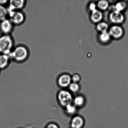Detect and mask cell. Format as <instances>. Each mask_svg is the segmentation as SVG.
<instances>
[{"instance_id": "cell-1", "label": "cell", "mask_w": 128, "mask_h": 128, "mask_svg": "<svg viewBox=\"0 0 128 128\" xmlns=\"http://www.w3.org/2000/svg\"><path fill=\"white\" fill-rule=\"evenodd\" d=\"M28 54V51L27 48L20 45L14 48L9 56L11 59L16 62H21L27 59Z\"/></svg>"}, {"instance_id": "cell-2", "label": "cell", "mask_w": 128, "mask_h": 128, "mask_svg": "<svg viewBox=\"0 0 128 128\" xmlns=\"http://www.w3.org/2000/svg\"><path fill=\"white\" fill-rule=\"evenodd\" d=\"M14 42L9 34H4L0 37V53L9 55L14 48Z\"/></svg>"}, {"instance_id": "cell-3", "label": "cell", "mask_w": 128, "mask_h": 128, "mask_svg": "<svg viewBox=\"0 0 128 128\" xmlns=\"http://www.w3.org/2000/svg\"><path fill=\"white\" fill-rule=\"evenodd\" d=\"M58 99L60 104L65 108L68 105L72 104L74 98L72 93L70 91L62 90L58 92Z\"/></svg>"}, {"instance_id": "cell-4", "label": "cell", "mask_w": 128, "mask_h": 128, "mask_svg": "<svg viewBox=\"0 0 128 128\" xmlns=\"http://www.w3.org/2000/svg\"><path fill=\"white\" fill-rule=\"evenodd\" d=\"M8 19L12 24L15 25L21 24L24 21V14L20 11H8Z\"/></svg>"}, {"instance_id": "cell-5", "label": "cell", "mask_w": 128, "mask_h": 128, "mask_svg": "<svg viewBox=\"0 0 128 128\" xmlns=\"http://www.w3.org/2000/svg\"><path fill=\"white\" fill-rule=\"evenodd\" d=\"M26 1L24 0H11L8 2V11H20L24 7Z\"/></svg>"}, {"instance_id": "cell-6", "label": "cell", "mask_w": 128, "mask_h": 128, "mask_svg": "<svg viewBox=\"0 0 128 128\" xmlns=\"http://www.w3.org/2000/svg\"><path fill=\"white\" fill-rule=\"evenodd\" d=\"M109 18L110 21L115 24L122 23L125 20V16L122 12L115 10H113L110 13Z\"/></svg>"}, {"instance_id": "cell-7", "label": "cell", "mask_w": 128, "mask_h": 128, "mask_svg": "<svg viewBox=\"0 0 128 128\" xmlns=\"http://www.w3.org/2000/svg\"><path fill=\"white\" fill-rule=\"evenodd\" d=\"M13 24L8 18L1 21L0 24V29L4 34H9L12 32Z\"/></svg>"}, {"instance_id": "cell-8", "label": "cell", "mask_w": 128, "mask_h": 128, "mask_svg": "<svg viewBox=\"0 0 128 128\" xmlns=\"http://www.w3.org/2000/svg\"><path fill=\"white\" fill-rule=\"evenodd\" d=\"M108 32L111 37L115 38H119L123 36L124 31L121 26L115 25L111 26Z\"/></svg>"}, {"instance_id": "cell-9", "label": "cell", "mask_w": 128, "mask_h": 128, "mask_svg": "<svg viewBox=\"0 0 128 128\" xmlns=\"http://www.w3.org/2000/svg\"><path fill=\"white\" fill-rule=\"evenodd\" d=\"M72 82L71 76L68 74H62L60 76L58 80V84L64 88L68 87Z\"/></svg>"}, {"instance_id": "cell-10", "label": "cell", "mask_w": 128, "mask_h": 128, "mask_svg": "<svg viewBox=\"0 0 128 128\" xmlns=\"http://www.w3.org/2000/svg\"><path fill=\"white\" fill-rule=\"evenodd\" d=\"M84 124V120L82 116L76 115L73 117L70 122L71 128H82Z\"/></svg>"}, {"instance_id": "cell-11", "label": "cell", "mask_w": 128, "mask_h": 128, "mask_svg": "<svg viewBox=\"0 0 128 128\" xmlns=\"http://www.w3.org/2000/svg\"><path fill=\"white\" fill-rule=\"evenodd\" d=\"M103 14L102 12L100 10L96 9L92 12L91 19L94 22L99 23L102 19Z\"/></svg>"}, {"instance_id": "cell-12", "label": "cell", "mask_w": 128, "mask_h": 128, "mask_svg": "<svg viewBox=\"0 0 128 128\" xmlns=\"http://www.w3.org/2000/svg\"><path fill=\"white\" fill-rule=\"evenodd\" d=\"M10 59L9 55L0 54V69H4L7 67Z\"/></svg>"}, {"instance_id": "cell-13", "label": "cell", "mask_w": 128, "mask_h": 128, "mask_svg": "<svg viewBox=\"0 0 128 128\" xmlns=\"http://www.w3.org/2000/svg\"><path fill=\"white\" fill-rule=\"evenodd\" d=\"M85 98L82 95H77L74 98L73 104L76 108H80L83 106L85 103Z\"/></svg>"}, {"instance_id": "cell-14", "label": "cell", "mask_w": 128, "mask_h": 128, "mask_svg": "<svg viewBox=\"0 0 128 128\" xmlns=\"http://www.w3.org/2000/svg\"><path fill=\"white\" fill-rule=\"evenodd\" d=\"M127 4L126 2L124 1H121L118 2L114 7V10L122 12L126 8Z\"/></svg>"}, {"instance_id": "cell-15", "label": "cell", "mask_w": 128, "mask_h": 128, "mask_svg": "<svg viewBox=\"0 0 128 128\" xmlns=\"http://www.w3.org/2000/svg\"><path fill=\"white\" fill-rule=\"evenodd\" d=\"M8 14L7 8L4 6L0 5V21L1 22L7 18Z\"/></svg>"}, {"instance_id": "cell-16", "label": "cell", "mask_w": 128, "mask_h": 128, "mask_svg": "<svg viewBox=\"0 0 128 128\" xmlns=\"http://www.w3.org/2000/svg\"><path fill=\"white\" fill-rule=\"evenodd\" d=\"M111 36L108 31L101 32L99 36V39L101 42L106 43L110 41Z\"/></svg>"}, {"instance_id": "cell-17", "label": "cell", "mask_w": 128, "mask_h": 128, "mask_svg": "<svg viewBox=\"0 0 128 128\" xmlns=\"http://www.w3.org/2000/svg\"><path fill=\"white\" fill-rule=\"evenodd\" d=\"M69 91L71 93L76 94L80 90V86L79 83L72 82L68 86Z\"/></svg>"}, {"instance_id": "cell-18", "label": "cell", "mask_w": 128, "mask_h": 128, "mask_svg": "<svg viewBox=\"0 0 128 128\" xmlns=\"http://www.w3.org/2000/svg\"><path fill=\"white\" fill-rule=\"evenodd\" d=\"M96 28L98 31L102 32L107 31L109 26L106 22H100L98 23Z\"/></svg>"}, {"instance_id": "cell-19", "label": "cell", "mask_w": 128, "mask_h": 128, "mask_svg": "<svg viewBox=\"0 0 128 128\" xmlns=\"http://www.w3.org/2000/svg\"><path fill=\"white\" fill-rule=\"evenodd\" d=\"M65 108L67 113L72 115L74 114L76 112L77 108L72 104L68 105L65 107Z\"/></svg>"}, {"instance_id": "cell-20", "label": "cell", "mask_w": 128, "mask_h": 128, "mask_svg": "<svg viewBox=\"0 0 128 128\" xmlns=\"http://www.w3.org/2000/svg\"><path fill=\"white\" fill-rule=\"evenodd\" d=\"M109 3L107 1L105 0L99 1L98 2L97 6L100 10H105L109 7Z\"/></svg>"}, {"instance_id": "cell-21", "label": "cell", "mask_w": 128, "mask_h": 128, "mask_svg": "<svg viewBox=\"0 0 128 128\" xmlns=\"http://www.w3.org/2000/svg\"><path fill=\"white\" fill-rule=\"evenodd\" d=\"M81 76L78 74H75L71 76V80L72 82L79 83L81 80Z\"/></svg>"}, {"instance_id": "cell-22", "label": "cell", "mask_w": 128, "mask_h": 128, "mask_svg": "<svg viewBox=\"0 0 128 128\" xmlns=\"http://www.w3.org/2000/svg\"><path fill=\"white\" fill-rule=\"evenodd\" d=\"M96 5L94 2H91L89 6V8L92 12L96 10Z\"/></svg>"}, {"instance_id": "cell-23", "label": "cell", "mask_w": 128, "mask_h": 128, "mask_svg": "<svg viewBox=\"0 0 128 128\" xmlns=\"http://www.w3.org/2000/svg\"><path fill=\"white\" fill-rule=\"evenodd\" d=\"M46 128H59L57 124L54 123H51L48 125Z\"/></svg>"}, {"instance_id": "cell-24", "label": "cell", "mask_w": 128, "mask_h": 128, "mask_svg": "<svg viewBox=\"0 0 128 128\" xmlns=\"http://www.w3.org/2000/svg\"><path fill=\"white\" fill-rule=\"evenodd\" d=\"M8 1L7 0H0V5L4 6L8 3Z\"/></svg>"}, {"instance_id": "cell-25", "label": "cell", "mask_w": 128, "mask_h": 128, "mask_svg": "<svg viewBox=\"0 0 128 128\" xmlns=\"http://www.w3.org/2000/svg\"></svg>"}]
</instances>
